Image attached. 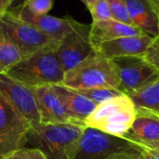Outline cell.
Returning <instances> with one entry per match:
<instances>
[{
    "label": "cell",
    "mask_w": 159,
    "mask_h": 159,
    "mask_svg": "<svg viewBox=\"0 0 159 159\" xmlns=\"http://www.w3.org/2000/svg\"><path fill=\"white\" fill-rule=\"evenodd\" d=\"M51 87L70 116L80 123L85 124V120L95 110L97 104L79 91L62 84L51 85Z\"/></svg>",
    "instance_id": "9a60e30c"
},
{
    "label": "cell",
    "mask_w": 159,
    "mask_h": 159,
    "mask_svg": "<svg viewBox=\"0 0 159 159\" xmlns=\"http://www.w3.org/2000/svg\"><path fill=\"white\" fill-rule=\"evenodd\" d=\"M2 159H47V157L39 149L24 146L9 153Z\"/></svg>",
    "instance_id": "603a6c76"
},
{
    "label": "cell",
    "mask_w": 159,
    "mask_h": 159,
    "mask_svg": "<svg viewBox=\"0 0 159 159\" xmlns=\"http://www.w3.org/2000/svg\"><path fill=\"white\" fill-rule=\"evenodd\" d=\"M21 59L19 48L0 30V74L7 73Z\"/></svg>",
    "instance_id": "d6986e66"
},
{
    "label": "cell",
    "mask_w": 159,
    "mask_h": 159,
    "mask_svg": "<svg viewBox=\"0 0 159 159\" xmlns=\"http://www.w3.org/2000/svg\"><path fill=\"white\" fill-rule=\"evenodd\" d=\"M58 42L48 44L23 57L7 74L31 88L62 84L65 72L58 57Z\"/></svg>",
    "instance_id": "6da1fadb"
},
{
    "label": "cell",
    "mask_w": 159,
    "mask_h": 159,
    "mask_svg": "<svg viewBox=\"0 0 159 159\" xmlns=\"http://www.w3.org/2000/svg\"><path fill=\"white\" fill-rule=\"evenodd\" d=\"M135 116L136 106L124 94L97 105L85 120V124L87 127L122 137L129 130Z\"/></svg>",
    "instance_id": "277c9868"
},
{
    "label": "cell",
    "mask_w": 159,
    "mask_h": 159,
    "mask_svg": "<svg viewBox=\"0 0 159 159\" xmlns=\"http://www.w3.org/2000/svg\"><path fill=\"white\" fill-rule=\"evenodd\" d=\"M88 9L91 14L93 20L92 22L113 19L107 0H96L91 6L88 7Z\"/></svg>",
    "instance_id": "44dd1931"
},
{
    "label": "cell",
    "mask_w": 159,
    "mask_h": 159,
    "mask_svg": "<svg viewBox=\"0 0 159 159\" xmlns=\"http://www.w3.org/2000/svg\"><path fill=\"white\" fill-rule=\"evenodd\" d=\"M141 146H146V147H150V148H153V149H156V150L159 151V142L158 143H155V144H153V145H141Z\"/></svg>",
    "instance_id": "1f68e13d"
},
{
    "label": "cell",
    "mask_w": 159,
    "mask_h": 159,
    "mask_svg": "<svg viewBox=\"0 0 159 159\" xmlns=\"http://www.w3.org/2000/svg\"><path fill=\"white\" fill-rule=\"evenodd\" d=\"M88 99L92 101L95 104L99 105L106 101H109L113 98H116L124 95V93L117 89L111 88H95L88 89H79L77 90Z\"/></svg>",
    "instance_id": "ffe728a7"
},
{
    "label": "cell",
    "mask_w": 159,
    "mask_h": 159,
    "mask_svg": "<svg viewBox=\"0 0 159 159\" xmlns=\"http://www.w3.org/2000/svg\"><path fill=\"white\" fill-rule=\"evenodd\" d=\"M141 147L143 148V154L145 159H159V151L146 146H141Z\"/></svg>",
    "instance_id": "4316f807"
},
{
    "label": "cell",
    "mask_w": 159,
    "mask_h": 159,
    "mask_svg": "<svg viewBox=\"0 0 159 159\" xmlns=\"http://www.w3.org/2000/svg\"><path fill=\"white\" fill-rule=\"evenodd\" d=\"M129 97L136 107L159 111V77Z\"/></svg>",
    "instance_id": "ac0fdd59"
},
{
    "label": "cell",
    "mask_w": 159,
    "mask_h": 159,
    "mask_svg": "<svg viewBox=\"0 0 159 159\" xmlns=\"http://www.w3.org/2000/svg\"><path fill=\"white\" fill-rule=\"evenodd\" d=\"M85 127L39 123L30 128L26 145L39 149L47 159H75Z\"/></svg>",
    "instance_id": "7a4b0ae2"
},
{
    "label": "cell",
    "mask_w": 159,
    "mask_h": 159,
    "mask_svg": "<svg viewBox=\"0 0 159 159\" xmlns=\"http://www.w3.org/2000/svg\"><path fill=\"white\" fill-rule=\"evenodd\" d=\"M107 2L109 4L114 20L129 25H133L124 0H107Z\"/></svg>",
    "instance_id": "7402d4cb"
},
{
    "label": "cell",
    "mask_w": 159,
    "mask_h": 159,
    "mask_svg": "<svg viewBox=\"0 0 159 159\" xmlns=\"http://www.w3.org/2000/svg\"><path fill=\"white\" fill-rule=\"evenodd\" d=\"M104 159H145L143 154V148L139 150H133V151H128L123 153H118L112 155Z\"/></svg>",
    "instance_id": "484cf974"
},
{
    "label": "cell",
    "mask_w": 159,
    "mask_h": 159,
    "mask_svg": "<svg viewBox=\"0 0 159 159\" xmlns=\"http://www.w3.org/2000/svg\"><path fill=\"white\" fill-rule=\"evenodd\" d=\"M143 58L159 71V36L154 37Z\"/></svg>",
    "instance_id": "d4e9b609"
},
{
    "label": "cell",
    "mask_w": 159,
    "mask_h": 159,
    "mask_svg": "<svg viewBox=\"0 0 159 159\" xmlns=\"http://www.w3.org/2000/svg\"><path fill=\"white\" fill-rule=\"evenodd\" d=\"M62 85L75 89L111 88L119 89V75L113 60L94 51L64 74Z\"/></svg>",
    "instance_id": "3957f363"
},
{
    "label": "cell",
    "mask_w": 159,
    "mask_h": 159,
    "mask_svg": "<svg viewBox=\"0 0 159 159\" xmlns=\"http://www.w3.org/2000/svg\"><path fill=\"white\" fill-rule=\"evenodd\" d=\"M90 24L71 17L70 31L58 42L57 53L64 72L75 67L95 50L90 39Z\"/></svg>",
    "instance_id": "8992f818"
},
{
    "label": "cell",
    "mask_w": 159,
    "mask_h": 159,
    "mask_svg": "<svg viewBox=\"0 0 159 159\" xmlns=\"http://www.w3.org/2000/svg\"><path fill=\"white\" fill-rule=\"evenodd\" d=\"M53 2V0H25L21 6L34 14L45 15L52 8Z\"/></svg>",
    "instance_id": "cb8c5ba5"
},
{
    "label": "cell",
    "mask_w": 159,
    "mask_h": 159,
    "mask_svg": "<svg viewBox=\"0 0 159 159\" xmlns=\"http://www.w3.org/2000/svg\"><path fill=\"white\" fill-rule=\"evenodd\" d=\"M31 125L0 93V159L24 147Z\"/></svg>",
    "instance_id": "52a82bcc"
},
{
    "label": "cell",
    "mask_w": 159,
    "mask_h": 159,
    "mask_svg": "<svg viewBox=\"0 0 159 159\" xmlns=\"http://www.w3.org/2000/svg\"><path fill=\"white\" fill-rule=\"evenodd\" d=\"M142 147L120 136L85 127L75 159H104L112 155L139 150Z\"/></svg>",
    "instance_id": "5b68a950"
},
{
    "label": "cell",
    "mask_w": 159,
    "mask_h": 159,
    "mask_svg": "<svg viewBox=\"0 0 159 159\" xmlns=\"http://www.w3.org/2000/svg\"><path fill=\"white\" fill-rule=\"evenodd\" d=\"M149 111H150V110H149ZM152 112H153L154 114H156L157 116H159V111H156V112H154V111H152Z\"/></svg>",
    "instance_id": "d6a6232c"
},
{
    "label": "cell",
    "mask_w": 159,
    "mask_h": 159,
    "mask_svg": "<svg viewBox=\"0 0 159 159\" xmlns=\"http://www.w3.org/2000/svg\"><path fill=\"white\" fill-rule=\"evenodd\" d=\"M157 16H158V29H159V11H157Z\"/></svg>",
    "instance_id": "836d02e7"
},
{
    "label": "cell",
    "mask_w": 159,
    "mask_h": 159,
    "mask_svg": "<svg viewBox=\"0 0 159 159\" xmlns=\"http://www.w3.org/2000/svg\"><path fill=\"white\" fill-rule=\"evenodd\" d=\"M0 30L19 48L22 58L56 40L23 21L11 10H7L0 20Z\"/></svg>",
    "instance_id": "ba28073f"
},
{
    "label": "cell",
    "mask_w": 159,
    "mask_h": 159,
    "mask_svg": "<svg viewBox=\"0 0 159 159\" xmlns=\"http://www.w3.org/2000/svg\"><path fill=\"white\" fill-rule=\"evenodd\" d=\"M153 39L154 37L147 34L124 36L102 43L95 47L94 50L110 60L127 56H143Z\"/></svg>",
    "instance_id": "7c38bea8"
},
{
    "label": "cell",
    "mask_w": 159,
    "mask_h": 159,
    "mask_svg": "<svg viewBox=\"0 0 159 159\" xmlns=\"http://www.w3.org/2000/svg\"><path fill=\"white\" fill-rule=\"evenodd\" d=\"M122 137L137 145H153L159 142V116L144 108L136 107L129 130Z\"/></svg>",
    "instance_id": "4fadbf2b"
},
{
    "label": "cell",
    "mask_w": 159,
    "mask_h": 159,
    "mask_svg": "<svg viewBox=\"0 0 159 159\" xmlns=\"http://www.w3.org/2000/svg\"><path fill=\"white\" fill-rule=\"evenodd\" d=\"M11 11L23 21L56 40H61L71 29V16L69 15H65L63 18H57L48 14L36 15L30 12L23 6Z\"/></svg>",
    "instance_id": "5bb4252c"
},
{
    "label": "cell",
    "mask_w": 159,
    "mask_h": 159,
    "mask_svg": "<svg viewBox=\"0 0 159 159\" xmlns=\"http://www.w3.org/2000/svg\"><path fill=\"white\" fill-rule=\"evenodd\" d=\"M81 1L86 5V7H89V6H91V5H92L96 0H81Z\"/></svg>",
    "instance_id": "4dcf8cb0"
},
{
    "label": "cell",
    "mask_w": 159,
    "mask_h": 159,
    "mask_svg": "<svg viewBox=\"0 0 159 159\" xmlns=\"http://www.w3.org/2000/svg\"><path fill=\"white\" fill-rule=\"evenodd\" d=\"M10 0H0V20L7 10H9Z\"/></svg>",
    "instance_id": "83f0119b"
},
{
    "label": "cell",
    "mask_w": 159,
    "mask_h": 159,
    "mask_svg": "<svg viewBox=\"0 0 159 159\" xmlns=\"http://www.w3.org/2000/svg\"><path fill=\"white\" fill-rule=\"evenodd\" d=\"M25 0H10V5H9V10H14L19 8L24 2Z\"/></svg>",
    "instance_id": "f1b7e54d"
},
{
    "label": "cell",
    "mask_w": 159,
    "mask_h": 159,
    "mask_svg": "<svg viewBox=\"0 0 159 159\" xmlns=\"http://www.w3.org/2000/svg\"><path fill=\"white\" fill-rule=\"evenodd\" d=\"M90 26V39L93 48L119 37L145 34L133 25H129L114 19L95 21L92 22Z\"/></svg>",
    "instance_id": "e0dca14e"
},
{
    "label": "cell",
    "mask_w": 159,
    "mask_h": 159,
    "mask_svg": "<svg viewBox=\"0 0 159 159\" xmlns=\"http://www.w3.org/2000/svg\"><path fill=\"white\" fill-rule=\"evenodd\" d=\"M149 1L153 5V7L156 8V10L159 11V0H149Z\"/></svg>",
    "instance_id": "f546056e"
},
{
    "label": "cell",
    "mask_w": 159,
    "mask_h": 159,
    "mask_svg": "<svg viewBox=\"0 0 159 159\" xmlns=\"http://www.w3.org/2000/svg\"><path fill=\"white\" fill-rule=\"evenodd\" d=\"M119 75V90L129 96L159 77V71L143 56L113 59Z\"/></svg>",
    "instance_id": "9c48e42d"
},
{
    "label": "cell",
    "mask_w": 159,
    "mask_h": 159,
    "mask_svg": "<svg viewBox=\"0 0 159 159\" xmlns=\"http://www.w3.org/2000/svg\"><path fill=\"white\" fill-rule=\"evenodd\" d=\"M0 93L32 126L41 123L33 88L7 73L0 74Z\"/></svg>",
    "instance_id": "30bf717a"
},
{
    "label": "cell",
    "mask_w": 159,
    "mask_h": 159,
    "mask_svg": "<svg viewBox=\"0 0 159 159\" xmlns=\"http://www.w3.org/2000/svg\"><path fill=\"white\" fill-rule=\"evenodd\" d=\"M33 89L41 123L86 126L70 116L51 86L36 87Z\"/></svg>",
    "instance_id": "8fae6325"
},
{
    "label": "cell",
    "mask_w": 159,
    "mask_h": 159,
    "mask_svg": "<svg viewBox=\"0 0 159 159\" xmlns=\"http://www.w3.org/2000/svg\"><path fill=\"white\" fill-rule=\"evenodd\" d=\"M133 26L152 37L159 36L157 11L149 0H124Z\"/></svg>",
    "instance_id": "2e32d148"
}]
</instances>
